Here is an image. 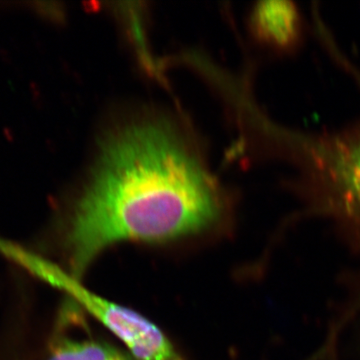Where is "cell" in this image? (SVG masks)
<instances>
[{
  "label": "cell",
  "instance_id": "cell-1",
  "mask_svg": "<svg viewBox=\"0 0 360 360\" xmlns=\"http://www.w3.org/2000/svg\"><path fill=\"white\" fill-rule=\"evenodd\" d=\"M217 186L174 130L141 122L104 142L66 229L72 276L124 241L161 243L193 236L219 221Z\"/></svg>",
  "mask_w": 360,
  "mask_h": 360
},
{
  "label": "cell",
  "instance_id": "cell-2",
  "mask_svg": "<svg viewBox=\"0 0 360 360\" xmlns=\"http://www.w3.org/2000/svg\"><path fill=\"white\" fill-rule=\"evenodd\" d=\"M272 151L288 163L302 194L360 227V117L336 130L288 129L255 120Z\"/></svg>",
  "mask_w": 360,
  "mask_h": 360
},
{
  "label": "cell",
  "instance_id": "cell-3",
  "mask_svg": "<svg viewBox=\"0 0 360 360\" xmlns=\"http://www.w3.org/2000/svg\"><path fill=\"white\" fill-rule=\"evenodd\" d=\"M252 25L257 37L274 49H292L300 39L302 18L292 2H259L252 13Z\"/></svg>",
  "mask_w": 360,
  "mask_h": 360
},
{
  "label": "cell",
  "instance_id": "cell-4",
  "mask_svg": "<svg viewBox=\"0 0 360 360\" xmlns=\"http://www.w3.org/2000/svg\"><path fill=\"white\" fill-rule=\"evenodd\" d=\"M47 360H125L112 348L91 340H65Z\"/></svg>",
  "mask_w": 360,
  "mask_h": 360
}]
</instances>
